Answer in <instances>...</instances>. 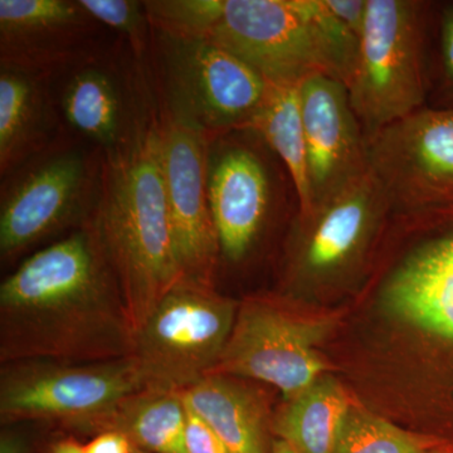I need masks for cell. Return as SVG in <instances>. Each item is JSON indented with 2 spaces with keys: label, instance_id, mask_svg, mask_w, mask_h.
I'll return each instance as SVG.
<instances>
[{
  "label": "cell",
  "instance_id": "cell-1",
  "mask_svg": "<svg viewBox=\"0 0 453 453\" xmlns=\"http://www.w3.org/2000/svg\"><path fill=\"white\" fill-rule=\"evenodd\" d=\"M135 330L91 219L0 285V362L127 359Z\"/></svg>",
  "mask_w": 453,
  "mask_h": 453
},
{
  "label": "cell",
  "instance_id": "cell-2",
  "mask_svg": "<svg viewBox=\"0 0 453 453\" xmlns=\"http://www.w3.org/2000/svg\"><path fill=\"white\" fill-rule=\"evenodd\" d=\"M91 222L136 335L183 279L170 226L160 127L136 122L129 139L107 151Z\"/></svg>",
  "mask_w": 453,
  "mask_h": 453
},
{
  "label": "cell",
  "instance_id": "cell-3",
  "mask_svg": "<svg viewBox=\"0 0 453 453\" xmlns=\"http://www.w3.org/2000/svg\"><path fill=\"white\" fill-rule=\"evenodd\" d=\"M202 40L234 53L271 83L324 73L347 85L359 49V38L324 0H222Z\"/></svg>",
  "mask_w": 453,
  "mask_h": 453
},
{
  "label": "cell",
  "instance_id": "cell-4",
  "mask_svg": "<svg viewBox=\"0 0 453 453\" xmlns=\"http://www.w3.org/2000/svg\"><path fill=\"white\" fill-rule=\"evenodd\" d=\"M142 389L131 357L98 363H11L0 375V417L3 422L61 423L97 434L122 402Z\"/></svg>",
  "mask_w": 453,
  "mask_h": 453
},
{
  "label": "cell",
  "instance_id": "cell-5",
  "mask_svg": "<svg viewBox=\"0 0 453 453\" xmlns=\"http://www.w3.org/2000/svg\"><path fill=\"white\" fill-rule=\"evenodd\" d=\"M232 301L181 279L135 335L131 359L144 389L181 390L216 368L235 321Z\"/></svg>",
  "mask_w": 453,
  "mask_h": 453
},
{
  "label": "cell",
  "instance_id": "cell-6",
  "mask_svg": "<svg viewBox=\"0 0 453 453\" xmlns=\"http://www.w3.org/2000/svg\"><path fill=\"white\" fill-rule=\"evenodd\" d=\"M419 4L408 0H366L365 28L349 100L365 139L405 118L425 103Z\"/></svg>",
  "mask_w": 453,
  "mask_h": 453
},
{
  "label": "cell",
  "instance_id": "cell-7",
  "mask_svg": "<svg viewBox=\"0 0 453 453\" xmlns=\"http://www.w3.org/2000/svg\"><path fill=\"white\" fill-rule=\"evenodd\" d=\"M101 168L79 148H56L35 155L3 187L0 253L16 257L68 226L94 216Z\"/></svg>",
  "mask_w": 453,
  "mask_h": 453
},
{
  "label": "cell",
  "instance_id": "cell-8",
  "mask_svg": "<svg viewBox=\"0 0 453 453\" xmlns=\"http://www.w3.org/2000/svg\"><path fill=\"white\" fill-rule=\"evenodd\" d=\"M166 73L175 118L210 131L246 127L267 96L270 82L219 44L168 37Z\"/></svg>",
  "mask_w": 453,
  "mask_h": 453
},
{
  "label": "cell",
  "instance_id": "cell-9",
  "mask_svg": "<svg viewBox=\"0 0 453 453\" xmlns=\"http://www.w3.org/2000/svg\"><path fill=\"white\" fill-rule=\"evenodd\" d=\"M365 140L389 208L418 211L452 198L453 110L422 107Z\"/></svg>",
  "mask_w": 453,
  "mask_h": 453
},
{
  "label": "cell",
  "instance_id": "cell-10",
  "mask_svg": "<svg viewBox=\"0 0 453 453\" xmlns=\"http://www.w3.org/2000/svg\"><path fill=\"white\" fill-rule=\"evenodd\" d=\"M325 332L323 323L301 320L273 303L252 301L235 316L225 350L211 374L264 381L291 401L324 372L315 345Z\"/></svg>",
  "mask_w": 453,
  "mask_h": 453
},
{
  "label": "cell",
  "instance_id": "cell-11",
  "mask_svg": "<svg viewBox=\"0 0 453 453\" xmlns=\"http://www.w3.org/2000/svg\"><path fill=\"white\" fill-rule=\"evenodd\" d=\"M160 129L170 226L179 266L183 279L211 285L219 244L208 198L207 134L175 116Z\"/></svg>",
  "mask_w": 453,
  "mask_h": 453
},
{
  "label": "cell",
  "instance_id": "cell-12",
  "mask_svg": "<svg viewBox=\"0 0 453 453\" xmlns=\"http://www.w3.org/2000/svg\"><path fill=\"white\" fill-rule=\"evenodd\" d=\"M312 207L368 172L366 140L347 85L324 73L300 83Z\"/></svg>",
  "mask_w": 453,
  "mask_h": 453
},
{
  "label": "cell",
  "instance_id": "cell-13",
  "mask_svg": "<svg viewBox=\"0 0 453 453\" xmlns=\"http://www.w3.org/2000/svg\"><path fill=\"white\" fill-rule=\"evenodd\" d=\"M389 204L371 170L316 203L300 216L303 238L296 256L303 275L321 277L342 273L365 250Z\"/></svg>",
  "mask_w": 453,
  "mask_h": 453
},
{
  "label": "cell",
  "instance_id": "cell-14",
  "mask_svg": "<svg viewBox=\"0 0 453 453\" xmlns=\"http://www.w3.org/2000/svg\"><path fill=\"white\" fill-rule=\"evenodd\" d=\"M208 198L219 251L241 261L257 240L270 204L264 164L247 149H226L208 165Z\"/></svg>",
  "mask_w": 453,
  "mask_h": 453
},
{
  "label": "cell",
  "instance_id": "cell-15",
  "mask_svg": "<svg viewBox=\"0 0 453 453\" xmlns=\"http://www.w3.org/2000/svg\"><path fill=\"white\" fill-rule=\"evenodd\" d=\"M92 20L79 2L0 0L2 65L33 73L64 58Z\"/></svg>",
  "mask_w": 453,
  "mask_h": 453
},
{
  "label": "cell",
  "instance_id": "cell-16",
  "mask_svg": "<svg viewBox=\"0 0 453 453\" xmlns=\"http://www.w3.org/2000/svg\"><path fill=\"white\" fill-rule=\"evenodd\" d=\"M386 301L410 323L453 340V234L411 253L390 276Z\"/></svg>",
  "mask_w": 453,
  "mask_h": 453
},
{
  "label": "cell",
  "instance_id": "cell-17",
  "mask_svg": "<svg viewBox=\"0 0 453 453\" xmlns=\"http://www.w3.org/2000/svg\"><path fill=\"white\" fill-rule=\"evenodd\" d=\"M180 393L187 407L216 432L229 452L267 453L261 398L231 375H205Z\"/></svg>",
  "mask_w": 453,
  "mask_h": 453
},
{
  "label": "cell",
  "instance_id": "cell-18",
  "mask_svg": "<svg viewBox=\"0 0 453 453\" xmlns=\"http://www.w3.org/2000/svg\"><path fill=\"white\" fill-rule=\"evenodd\" d=\"M50 112L35 73L2 65L0 71V169L4 177L47 150Z\"/></svg>",
  "mask_w": 453,
  "mask_h": 453
},
{
  "label": "cell",
  "instance_id": "cell-19",
  "mask_svg": "<svg viewBox=\"0 0 453 453\" xmlns=\"http://www.w3.org/2000/svg\"><path fill=\"white\" fill-rule=\"evenodd\" d=\"M65 120L107 151L129 139L127 104L115 77L104 68L86 65L65 83L61 98Z\"/></svg>",
  "mask_w": 453,
  "mask_h": 453
},
{
  "label": "cell",
  "instance_id": "cell-20",
  "mask_svg": "<svg viewBox=\"0 0 453 453\" xmlns=\"http://www.w3.org/2000/svg\"><path fill=\"white\" fill-rule=\"evenodd\" d=\"M187 421L180 392L142 389L122 402L103 432H120L142 451L188 453Z\"/></svg>",
  "mask_w": 453,
  "mask_h": 453
},
{
  "label": "cell",
  "instance_id": "cell-21",
  "mask_svg": "<svg viewBox=\"0 0 453 453\" xmlns=\"http://www.w3.org/2000/svg\"><path fill=\"white\" fill-rule=\"evenodd\" d=\"M350 412L348 396L336 381L318 380L288 401L275 422V432L297 453H335Z\"/></svg>",
  "mask_w": 453,
  "mask_h": 453
},
{
  "label": "cell",
  "instance_id": "cell-22",
  "mask_svg": "<svg viewBox=\"0 0 453 453\" xmlns=\"http://www.w3.org/2000/svg\"><path fill=\"white\" fill-rule=\"evenodd\" d=\"M300 83L270 82L266 98L247 127L258 133L281 157L299 198L300 216H306L312 210V201Z\"/></svg>",
  "mask_w": 453,
  "mask_h": 453
},
{
  "label": "cell",
  "instance_id": "cell-23",
  "mask_svg": "<svg viewBox=\"0 0 453 453\" xmlns=\"http://www.w3.org/2000/svg\"><path fill=\"white\" fill-rule=\"evenodd\" d=\"M335 453H425V449L417 438L386 419L350 410Z\"/></svg>",
  "mask_w": 453,
  "mask_h": 453
},
{
  "label": "cell",
  "instance_id": "cell-24",
  "mask_svg": "<svg viewBox=\"0 0 453 453\" xmlns=\"http://www.w3.org/2000/svg\"><path fill=\"white\" fill-rule=\"evenodd\" d=\"M79 4L95 22L109 26L129 38L134 49H145L149 18L145 5L131 0H79Z\"/></svg>",
  "mask_w": 453,
  "mask_h": 453
},
{
  "label": "cell",
  "instance_id": "cell-25",
  "mask_svg": "<svg viewBox=\"0 0 453 453\" xmlns=\"http://www.w3.org/2000/svg\"><path fill=\"white\" fill-rule=\"evenodd\" d=\"M188 410L187 451L188 453H231L223 441L202 418Z\"/></svg>",
  "mask_w": 453,
  "mask_h": 453
},
{
  "label": "cell",
  "instance_id": "cell-26",
  "mask_svg": "<svg viewBox=\"0 0 453 453\" xmlns=\"http://www.w3.org/2000/svg\"><path fill=\"white\" fill-rule=\"evenodd\" d=\"M334 16L360 38L365 28L366 0H324Z\"/></svg>",
  "mask_w": 453,
  "mask_h": 453
},
{
  "label": "cell",
  "instance_id": "cell-27",
  "mask_svg": "<svg viewBox=\"0 0 453 453\" xmlns=\"http://www.w3.org/2000/svg\"><path fill=\"white\" fill-rule=\"evenodd\" d=\"M86 453H134L135 446L118 431L100 432L85 445Z\"/></svg>",
  "mask_w": 453,
  "mask_h": 453
},
{
  "label": "cell",
  "instance_id": "cell-28",
  "mask_svg": "<svg viewBox=\"0 0 453 453\" xmlns=\"http://www.w3.org/2000/svg\"><path fill=\"white\" fill-rule=\"evenodd\" d=\"M442 50L447 73L453 80V8L447 9L443 16Z\"/></svg>",
  "mask_w": 453,
  "mask_h": 453
},
{
  "label": "cell",
  "instance_id": "cell-29",
  "mask_svg": "<svg viewBox=\"0 0 453 453\" xmlns=\"http://www.w3.org/2000/svg\"><path fill=\"white\" fill-rule=\"evenodd\" d=\"M0 453H29V449L25 438L4 431L0 437Z\"/></svg>",
  "mask_w": 453,
  "mask_h": 453
},
{
  "label": "cell",
  "instance_id": "cell-30",
  "mask_svg": "<svg viewBox=\"0 0 453 453\" xmlns=\"http://www.w3.org/2000/svg\"><path fill=\"white\" fill-rule=\"evenodd\" d=\"M50 453H86V451L85 446L80 445L77 441L62 440L52 446Z\"/></svg>",
  "mask_w": 453,
  "mask_h": 453
},
{
  "label": "cell",
  "instance_id": "cell-31",
  "mask_svg": "<svg viewBox=\"0 0 453 453\" xmlns=\"http://www.w3.org/2000/svg\"><path fill=\"white\" fill-rule=\"evenodd\" d=\"M271 453H297L288 442L282 440H277L273 443Z\"/></svg>",
  "mask_w": 453,
  "mask_h": 453
},
{
  "label": "cell",
  "instance_id": "cell-32",
  "mask_svg": "<svg viewBox=\"0 0 453 453\" xmlns=\"http://www.w3.org/2000/svg\"><path fill=\"white\" fill-rule=\"evenodd\" d=\"M134 453H149V452L142 451V449H135V451H134Z\"/></svg>",
  "mask_w": 453,
  "mask_h": 453
}]
</instances>
